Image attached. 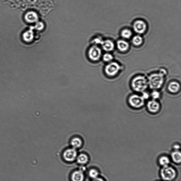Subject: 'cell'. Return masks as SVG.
<instances>
[{"instance_id": "7c38bea8", "label": "cell", "mask_w": 181, "mask_h": 181, "mask_svg": "<svg viewBox=\"0 0 181 181\" xmlns=\"http://www.w3.org/2000/svg\"><path fill=\"white\" fill-rule=\"evenodd\" d=\"M84 172L79 169L73 172L71 176L72 181H84L85 179Z\"/></svg>"}, {"instance_id": "5b68a950", "label": "cell", "mask_w": 181, "mask_h": 181, "mask_svg": "<svg viewBox=\"0 0 181 181\" xmlns=\"http://www.w3.org/2000/svg\"><path fill=\"white\" fill-rule=\"evenodd\" d=\"M120 66L117 63L113 62L110 63L105 67V72L106 74L110 77L115 76L117 74L120 70Z\"/></svg>"}, {"instance_id": "6da1fadb", "label": "cell", "mask_w": 181, "mask_h": 181, "mask_svg": "<svg viewBox=\"0 0 181 181\" xmlns=\"http://www.w3.org/2000/svg\"><path fill=\"white\" fill-rule=\"evenodd\" d=\"M159 174L163 181H173L178 176V172L174 167L170 165L161 167Z\"/></svg>"}, {"instance_id": "7a4b0ae2", "label": "cell", "mask_w": 181, "mask_h": 181, "mask_svg": "<svg viewBox=\"0 0 181 181\" xmlns=\"http://www.w3.org/2000/svg\"><path fill=\"white\" fill-rule=\"evenodd\" d=\"M148 80L145 77L139 76L134 78L131 82V86L134 91L138 92H144L148 88Z\"/></svg>"}, {"instance_id": "8fae6325", "label": "cell", "mask_w": 181, "mask_h": 181, "mask_svg": "<svg viewBox=\"0 0 181 181\" xmlns=\"http://www.w3.org/2000/svg\"><path fill=\"white\" fill-rule=\"evenodd\" d=\"M158 164L161 167H164L170 165L171 160L170 156L163 154L161 155L158 158Z\"/></svg>"}, {"instance_id": "484cf974", "label": "cell", "mask_w": 181, "mask_h": 181, "mask_svg": "<svg viewBox=\"0 0 181 181\" xmlns=\"http://www.w3.org/2000/svg\"><path fill=\"white\" fill-rule=\"evenodd\" d=\"M103 41L101 39L99 38H97L94 40V42L96 44H101L102 43Z\"/></svg>"}, {"instance_id": "603a6c76", "label": "cell", "mask_w": 181, "mask_h": 181, "mask_svg": "<svg viewBox=\"0 0 181 181\" xmlns=\"http://www.w3.org/2000/svg\"><path fill=\"white\" fill-rule=\"evenodd\" d=\"M151 96L154 100H156L159 98L160 96V93L157 91H154L151 93Z\"/></svg>"}, {"instance_id": "ba28073f", "label": "cell", "mask_w": 181, "mask_h": 181, "mask_svg": "<svg viewBox=\"0 0 181 181\" xmlns=\"http://www.w3.org/2000/svg\"><path fill=\"white\" fill-rule=\"evenodd\" d=\"M133 28L135 32L137 33L142 34L145 31L147 26L145 22L139 20L134 22Z\"/></svg>"}, {"instance_id": "3957f363", "label": "cell", "mask_w": 181, "mask_h": 181, "mask_svg": "<svg viewBox=\"0 0 181 181\" xmlns=\"http://www.w3.org/2000/svg\"><path fill=\"white\" fill-rule=\"evenodd\" d=\"M164 79V75L162 73L152 74L148 78V85L152 89H159L163 85Z\"/></svg>"}, {"instance_id": "5bb4252c", "label": "cell", "mask_w": 181, "mask_h": 181, "mask_svg": "<svg viewBox=\"0 0 181 181\" xmlns=\"http://www.w3.org/2000/svg\"><path fill=\"white\" fill-rule=\"evenodd\" d=\"M168 89L170 92L176 93L179 92L180 90V85L176 81H172L169 84Z\"/></svg>"}, {"instance_id": "e0dca14e", "label": "cell", "mask_w": 181, "mask_h": 181, "mask_svg": "<svg viewBox=\"0 0 181 181\" xmlns=\"http://www.w3.org/2000/svg\"><path fill=\"white\" fill-rule=\"evenodd\" d=\"M76 160L79 164L84 165L88 162L89 158L86 154H81L77 156Z\"/></svg>"}, {"instance_id": "83f0119b", "label": "cell", "mask_w": 181, "mask_h": 181, "mask_svg": "<svg viewBox=\"0 0 181 181\" xmlns=\"http://www.w3.org/2000/svg\"><path fill=\"white\" fill-rule=\"evenodd\" d=\"M162 181L161 180H156V181Z\"/></svg>"}, {"instance_id": "2e32d148", "label": "cell", "mask_w": 181, "mask_h": 181, "mask_svg": "<svg viewBox=\"0 0 181 181\" xmlns=\"http://www.w3.org/2000/svg\"><path fill=\"white\" fill-rule=\"evenodd\" d=\"M117 47L121 51L124 52L127 51L129 48V44L126 41L119 40L117 43Z\"/></svg>"}, {"instance_id": "8992f818", "label": "cell", "mask_w": 181, "mask_h": 181, "mask_svg": "<svg viewBox=\"0 0 181 181\" xmlns=\"http://www.w3.org/2000/svg\"><path fill=\"white\" fill-rule=\"evenodd\" d=\"M78 156V152L76 149L73 148H68V149L65 150L64 154L63 157L65 161L69 162L74 161L76 160Z\"/></svg>"}, {"instance_id": "52a82bcc", "label": "cell", "mask_w": 181, "mask_h": 181, "mask_svg": "<svg viewBox=\"0 0 181 181\" xmlns=\"http://www.w3.org/2000/svg\"><path fill=\"white\" fill-rule=\"evenodd\" d=\"M101 49L96 46L91 47L89 51V56L91 60L96 61L101 58Z\"/></svg>"}, {"instance_id": "277c9868", "label": "cell", "mask_w": 181, "mask_h": 181, "mask_svg": "<svg viewBox=\"0 0 181 181\" xmlns=\"http://www.w3.org/2000/svg\"><path fill=\"white\" fill-rule=\"evenodd\" d=\"M143 97L137 95H133L130 96L128 99L129 103L131 107L134 108H140L144 104Z\"/></svg>"}, {"instance_id": "4fadbf2b", "label": "cell", "mask_w": 181, "mask_h": 181, "mask_svg": "<svg viewBox=\"0 0 181 181\" xmlns=\"http://www.w3.org/2000/svg\"><path fill=\"white\" fill-rule=\"evenodd\" d=\"M70 144L72 148L77 149L82 146L83 144V140L79 136H74L71 139Z\"/></svg>"}, {"instance_id": "d4e9b609", "label": "cell", "mask_w": 181, "mask_h": 181, "mask_svg": "<svg viewBox=\"0 0 181 181\" xmlns=\"http://www.w3.org/2000/svg\"><path fill=\"white\" fill-rule=\"evenodd\" d=\"M180 146L178 144H175L172 146L173 150H180Z\"/></svg>"}, {"instance_id": "ffe728a7", "label": "cell", "mask_w": 181, "mask_h": 181, "mask_svg": "<svg viewBox=\"0 0 181 181\" xmlns=\"http://www.w3.org/2000/svg\"><path fill=\"white\" fill-rule=\"evenodd\" d=\"M133 43L135 45L138 46L141 45L143 42V39L141 36H136L133 37Z\"/></svg>"}, {"instance_id": "9a60e30c", "label": "cell", "mask_w": 181, "mask_h": 181, "mask_svg": "<svg viewBox=\"0 0 181 181\" xmlns=\"http://www.w3.org/2000/svg\"><path fill=\"white\" fill-rule=\"evenodd\" d=\"M101 45L103 49L107 51H111L114 48V44L113 42L110 40L103 41Z\"/></svg>"}, {"instance_id": "7402d4cb", "label": "cell", "mask_w": 181, "mask_h": 181, "mask_svg": "<svg viewBox=\"0 0 181 181\" xmlns=\"http://www.w3.org/2000/svg\"><path fill=\"white\" fill-rule=\"evenodd\" d=\"M113 57L111 54L106 53L104 55L103 59L105 62H109L113 59Z\"/></svg>"}, {"instance_id": "d6986e66", "label": "cell", "mask_w": 181, "mask_h": 181, "mask_svg": "<svg viewBox=\"0 0 181 181\" xmlns=\"http://www.w3.org/2000/svg\"><path fill=\"white\" fill-rule=\"evenodd\" d=\"M122 37L125 39H129L132 35V32L131 30L126 29L122 30L121 33Z\"/></svg>"}, {"instance_id": "cb8c5ba5", "label": "cell", "mask_w": 181, "mask_h": 181, "mask_svg": "<svg viewBox=\"0 0 181 181\" xmlns=\"http://www.w3.org/2000/svg\"><path fill=\"white\" fill-rule=\"evenodd\" d=\"M44 27V24L42 22H38L36 26V29L38 30H43Z\"/></svg>"}, {"instance_id": "44dd1931", "label": "cell", "mask_w": 181, "mask_h": 181, "mask_svg": "<svg viewBox=\"0 0 181 181\" xmlns=\"http://www.w3.org/2000/svg\"><path fill=\"white\" fill-rule=\"evenodd\" d=\"M28 19L30 21L32 22H36L38 21V16L37 14L34 12H31L28 15Z\"/></svg>"}, {"instance_id": "9c48e42d", "label": "cell", "mask_w": 181, "mask_h": 181, "mask_svg": "<svg viewBox=\"0 0 181 181\" xmlns=\"http://www.w3.org/2000/svg\"><path fill=\"white\" fill-rule=\"evenodd\" d=\"M161 108L160 103L155 100L150 101L147 104V108L150 113H158Z\"/></svg>"}, {"instance_id": "ac0fdd59", "label": "cell", "mask_w": 181, "mask_h": 181, "mask_svg": "<svg viewBox=\"0 0 181 181\" xmlns=\"http://www.w3.org/2000/svg\"><path fill=\"white\" fill-rule=\"evenodd\" d=\"M99 173L98 170L96 169L92 168L89 170V176L92 179H94L99 177Z\"/></svg>"}, {"instance_id": "30bf717a", "label": "cell", "mask_w": 181, "mask_h": 181, "mask_svg": "<svg viewBox=\"0 0 181 181\" xmlns=\"http://www.w3.org/2000/svg\"><path fill=\"white\" fill-rule=\"evenodd\" d=\"M171 161L176 164H180L181 153L180 150H172L170 156Z\"/></svg>"}, {"instance_id": "4316f807", "label": "cell", "mask_w": 181, "mask_h": 181, "mask_svg": "<svg viewBox=\"0 0 181 181\" xmlns=\"http://www.w3.org/2000/svg\"><path fill=\"white\" fill-rule=\"evenodd\" d=\"M92 181H106L103 178L100 177H98L97 178L94 179H92Z\"/></svg>"}]
</instances>
